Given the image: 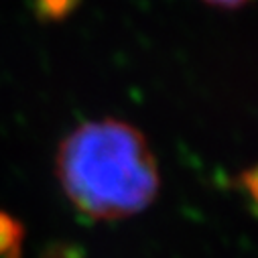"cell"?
<instances>
[{
    "instance_id": "6da1fadb",
    "label": "cell",
    "mask_w": 258,
    "mask_h": 258,
    "mask_svg": "<svg viewBox=\"0 0 258 258\" xmlns=\"http://www.w3.org/2000/svg\"><path fill=\"white\" fill-rule=\"evenodd\" d=\"M57 173L68 200L94 220L147 210L159 193V169L147 139L120 120H92L61 143Z\"/></svg>"
},
{
    "instance_id": "3957f363",
    "label": "cell",
    "mask_w": 258,
    "mask_h": 258,
    "mask_svg": "<svg viewBox=\"0 0 258 258\" xmlns=\"http://www.w3.org/2000/svg\"><path fill=\"white\" fill-rule=\"evenodd\" d=\"M206 3L222 7V9H238V7L246 5V3H250V0H206Z\"/></svg>"
},
{
    "instance_id": "7a4b0ae2",
    "label": "cell",
    "mask_w": 258,
    "mask_h": 258,
    "mask_svg": "<svg viewBox=\"0 0 258 258\" xmlns=\"http://www.w3.org/2000/svg\"><path fill=\"white\" fill-rule=\"evenodd\" d=\"M21 248V228L17 222L0 212V258H13Z\"/></svg>"
}]
</instances>
